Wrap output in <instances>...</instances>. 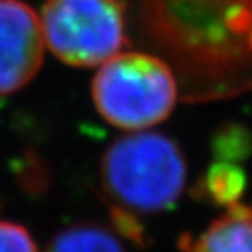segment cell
<instances>
[{"instance_id":"1","label":"cell","mask_w":252,"mask_h":252,"mask_svg":"<svg viewBox=\"0 0 252 252\" xmlns=\"http://www.w3.org/2000/svg\"><path fill=\"white\" fill-rule=\"evenodd\" d=\"M100 181L118 207L153 214L172 207L186 184V161L173 140L159 133H133L105 151Z\"/></svg>"},{"instance_id":"2","label":"cell","mask_w":252,"mask_h":252,"mask_svg":"<svg viewBox=\"0 0 252 252\" xmlns=\"http://www.w3.org/2000/svg\"><path fill=\"white\" fill-rule=\"evenodd\" d=\"M91 94L107 123L137 131L168 118L177 100V83L163 60L144 53H118L102 63Z\"/></svg>"},{"instance_id":"3","label":"cell","mask_w":252,"mask_h":252,"mask_svg":"<svg viewBox=\"0 0 252 252\" xmlns=\"http://www.w3.org/2000/svg\"><path fill=\"white\" fill-rule=\"evenodd\" d=\"M44 44L72 67H96L126 44L121 0H47L42 7Z\"/></svg>"},{"instance_id":"4","label":"cell","mask_w":252,"mask_h":252,"mask_svg":"<svg viewBox=\"0 0 252 252\" xmlns=\"http://www.w3.org/2000/svg\"><path fill=\"white\" fill-rule=\"evenodd\" d=\"M40 20L21 0H0V96L25 88L44 60Z\"/></svg>"},{"instance_id":"5","label":"cell","mask_w":252,"mask_h":252,"mask_svg":"<svg viewBox=\"0 0 252 252\" xmlns=\"http://www.w3.org/2000/svg\"><path fill=\"white\" fill-rule=\"evenodd\" d=\"M189 252H252V207L233 203L193 242Z\"/></svg>"},{"instance_id":"6","label":"cell","mask_w":252,"mask_h":252,"mask_svg":"<svg viewBox=\"0 0 252 252\" xmlns=\"http://www.w3.org/2000/svg\"><path fill=\"white\" fill-rule=\"evenodd\" d=\"M46 252H125L118 236L98 224H74L62 229Z\"/></svg>"},{"instance_id":"7","label":"cell","mask_w":252,"mask_h":252,"mask_svg":"<svg viewBox=\"0 0 252 252\" xmlns=\"http://www.w3.org/2000/svg\"><path fill=\"white\" fill-rule=\"evenodd\" d=\"M207 196L217 205L229 207L238 203L240 196L244 194L247 186V175L236 163L219 161L217 159L210 168L207 170L203 179Z\"/></svg>"},{"instance_id":"8","label":"cell","mask_w":252,"mask_h":252,"mask_svg":"<svg viewBox=\"0 0 252 252\" xmlns=\"http://www.w3.org/2000/svg\"><path fill=\"white\" fill-rule=\"evenodd\" d=\"M212 151L219 161H242L252 153V133L236 123L220 126L214 135Z\"/></svg>"},{"instance_id":"9","label":"cell","mask_w":252,"mask_h":252,"mask_svg":"<svg viewBox=\"0 0 252 252\" xmlns=\"http://www.w3.org/2000/svg\"><path fill=\"white\" fill-rule=\"evenodd\" d=\"M110 220H112V228H114L123 238L133 242V244H137V245L146 244V231L142 228L140 220H138L135 212L114 205V207L110 209Z\"/></svg>"},{"instance_id":"10","label":"cell","mask_w":252,"mask_h":252,"mask_svg":"<svg viewBox=\"0 0 252 252\" xmlns=\"http://www.w3.org/2000/svg\"><path fill=\"white\" fill-rule=\"evenodd\" d=\"M0 252H39L30 233L14 222H0Z\"/></svg>"}]
</instances>
